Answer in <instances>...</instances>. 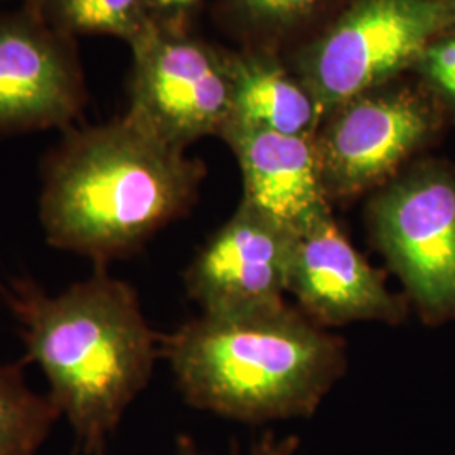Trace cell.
I'll use <instances>...</instances> for the list:
<instances>
[{"label":"cell","instance_id":"obj_5","mask_svg":"<svg viewBox=\"0 0 455 455\" xmlns=\"http://www.w3.org/2000/svg\"><path fill=\"white\" fill-rule=\"evenodd\" d=\"M370 229L423 317L454 319V174L427 164L391 180L370 206Z\"/></svg>","mask_w":455,"mask_h":455},{"label":"cell","instance_id":"obj_2","mask_svg":"<svg viewBox=\"0 0 455 455\" xmlns=\"http://www.w3.org/2000/svg\"><path fill=\"white\" fill-rule=\"evenodd\" d=\"M203 174L129 116L76 132L44 164L41 227L51 246L107 268L184 216Z\"/></svg>","mask_w":455,"mask_h":455},{"label":"cell","instance_id":"obj_16","mask_svg":"<svg viewBox=\"0 0 455 455\" xmlns=\"http://www.w3.org/2000/svg\"><path fill=\"white\" fill-rule=\"evenodd\" d=\"M321 0H240L246 12L263 22H289L306 16Z\"/></svg>","mask_w":455,"mask_h":455},{"label":"cell","instance_id":"obj_4","mask_svg":"<svg viewBox=\"0 0 455 455\" xmlns=\"http://www.w3.org/2000/svg\"><path fill=\"white\" fill-rule=\"evenodd\" d=\"M452 14L454 7L442 0L355 2L304 60V86L321 115L420 61Z\"/></svg>","mask_w":455,"mask_h":455},{"label":"cell","instance_id":"obj_7","mask_svg":"<svg viewBox=\"0 0 455 455\" xmlns=\"http://www.w3.org/2000/svg\"><path fill=\"white\" fill-rule=\"evenodd\" d=\"M439 124L435 110L410 92L363 95L342 105L315 135L329 197L388 184Z\"/></svg>","mask_w":455,"mask_h":455},{"label":"cell","instance_id":"obj_20","mask_svg":"<svg viewBox=\"0 0 455 455\" xmlns=\"http://www.w3.org/2000/svg\"><path fill=\"white\" fill-rule=\"evenodd\" d=\"M454 12H455V5H454Z\"/></svg>","mask_w":455,"mask_h":455},{"label":"cell","instance_id":"obj_10","mask_svg":"<svg viewBox=\"0 0 455 455\" xmlns=\"http://www.w3.org/2000/svg\"><path fill=\"white\" fill-rule=\"evenodd\" d=\"M220 135L243 174V203L295 235L331 216L315 137L283 135L228 120Z\"/></svg>","mask_w":455,"mask_h":455},{"label":"cell","instance_id":"obj_8","mask_svg":"<svg viewBox=\"0 0 455 455\" xmlns=\"http://www.w3.org/2000/svg\"><path fill=\"white\" fill-rule=\"evenodd\" d=\"M295 236L242 203L186 268V291L203 314H235L283 304Z\"/></svg>","mask_w":455,"mask_h":455},{"label":"cell","instance_id":"obj_15","mask_svg":"<svg viewBox=\"0 0 455 455\" xmlns=\"http://www.w3.org/2000/svg\"><path fill=\"white\" fill-rule=\"evenodd\" d=\"M423 69L455 105V37L432 43L423 52Z\"/></svg>","mask_w":455,"mask_h":455},{"label":"cell","instance_id":"obj_6","mask_svg":"<svg viewBox=\"0 0 455 455\" xmlns=\"http://www.w3.org/2000/svg\"><path fill=\"white\" fill-rule=\"evenodd\" d=\"M132 49L135 68L125 116L180 150L204 135H220L233 105L229 61L157 22Z\"/></svg>","mask_w":455,"mask_h":455},{"label":"cell","instance_id":"obj_19","mask_svg":"<svg viewBox=\"0 0 455 455\" xmlns=\"http://www.w3.org/2000/svg\"><path fill=\"white\" fill-rule=\"evenodd\" d=\"M36 2H37V4H39V2H41V0H36Z\"/></svg>","mask_w":455,"mask_h":455},{"label":"cell","instance_id":"obj_9","mask_svg":"<svg viewBox=\"0 0 455 455\" xmlns=\"http://www.w3.org/2000/svg\"><path fill=\"white\" fill-rule=\"evenodd\" d=\"M289 292L323 327L398 324L405 315L403 300L390 292L385 276L347 240L332 214L295 236Z\"/></svg>","mask_w":455,"mask_h":455},{"label":"cell","instance_id":"obj_12","mask_svg":"<svg viewBox=\"0 0 455 455\" xmlns=\"http://www.w3.org/2000/svg\"><path fill=\"white\" fill-rule=\"evenodd\" d=\"M233 105L229 120L283 135L315 137L323 118L306 86L261 60L229 61Z\"/></svg>","mask_w":455,"mask_h":455},{"label":"cell","instance_id":"obj_3","mask_svg":"<svg viewBox=\"0 0 455 455\" xmlns=\"http://www.w3.org/2000/svg\"><path fill=\"white\" fill-rule=\"evenodd\" d=\"M161 353L191 407L250 423L310 417L346 368L341 339L285 302L201 312Z\"/></svg>","mask_w":455,"mask_h":455},{"label":"cell","instance_id":"obj_18","mask_svg":"<svg viewBox=\"0 0 455 455\" xmlns=\"http://www.w3.org/2000/svg\"><path fill=\"white\" fill-rule=\"evenodd\" d=\"M152 11H163L167 14H180L191 9L196 0H148Z\"/></svg>","mask_w":455,"mask_h":455},{"label":"cell","instance_id":"obj_14","mask_svg":"<svg viewBox=\"0 0 455 455\" xmlns=\"http://www.w3.org/2000/svg\"><path fill=\"white\" fill-rule=\"evenodd\" d=\"M37 5L60 34H110L132 44L156 24L148 0H41Z\"/></svg>","mask_w":455,"mask_h":455},{"label":"cell","instance_id":"obj_13","mask_svg":"<svg viewBox=\"0 0 455 455\" xmlns=\"http://www.w3.org/2000/svg\"><path fill=\"white\" fill-rule=\"evenodd\" d=\"M24 361L0 364V455H36L61 417L24 378Z\"/></svg>","mask_w":455,"mask_h":455},{"label":"cell","instance_id":"obj_1","mask_svg":"<svg viewBox=\"0 0 455 455\" xmlns=\"http://www.w3.org/2000/svg\"><path fill=\"white\" fill-rule=\"evenodd\" d=\"M0 291L22 327V361L41 368L76 451L105 455L108 435L163 355V338L147 323L137 292L105 268L58 295L29 278Z\"/></svg>","mask_w":455,"mask_h":455},{"label":"cell","instance_id":"obj_11","mask_svg":"<svg viewBox=\"0 0 455 455\" xmlns=\"http://www.w3.org/2000/svg\"><path fill=\"white\" fill-rule=\"evenodd\" d=\"M82 108V80L65 41L33 20L0 22V132L66 125Z\"/></svg>","mask_w":455,"mask_h":455},{"label":"cell","instance_id":"obj_17","mask_svg":"<svg viewBox=\"0 0 455 455\" xmlns=\"http://www.w3.org/2000/svg\"><path fill=\"white\" fill-rule=\"evenodd\" d=\"M299 449V440L295 437L287 439H276L275 435L267 434L260 442H257L251 449L250 455H295ZM174 455H208L204 454L195 440L188 435H180L176 442Z\"/></svg>","mask_w":455,"mask_h":455}]
</instances>
